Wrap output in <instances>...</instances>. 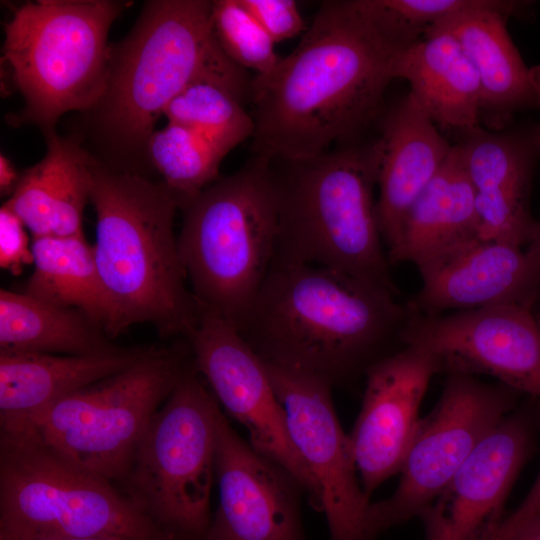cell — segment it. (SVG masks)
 Returning a JSON list of instances; mask_svg holds the SVG:
<instances>
[{"mask_svg":"<svg viewBox=\"0 0 540 540\" xmlns=\"http://www.w3.org/2000/svg\"><path fill=\"white\" fill-rule=\"evenodd\" d=\"M403 49L355 0L323 2L298 45L251 80L255 156L301 161L354 143L381 113Z\"/></svg>","mask_w":540,"mask_h":540,"instance_id":"cell-1","label":"cell"},{"mask_svg":"<svg viewBox=\"0 0 540 540\" xmlns=\"http://www.w3.org/2000/svg\"><path fill=\"white\" fill-rule=\"evenodd\" d=\"M397 298L330 268L273 261L238 330L264 362L341 385L404 346L410 311Z\"/></svg>","mask_w":540,"mask_h":540,"instance_id":"cell-2","label":"cell"},{"mask_svg":"<svg viewBox=\"0 0 540 540\" xmlns=\"http://www.w3.org/2000/svg\"><path fill=\"white\" fill-rule=\"evenodd\" d=\"M214 81L249 99L245 69L222 50L212 1H148L130 32L111 45L104 91L85 112L93 139L112 166L140 172L148 140L171 101L198 81ZM143 174V173H142Z\"/></svg>","mask_w":540,"mask_h":540,"instance_id":"cell-3","label":"cell"},{"mask_svg":"<svg viewBox=\"0 0 540 540\" xmlns=\"http://www.w3.org/2000/svg\"><path fill=\"white\" fill-rule=\"evenodd\" d=\"M96 212L94 257L108 306L106 333L151 324L186 338L201 307L186 287L174 218L177 197L161 181L96 157L90 191Z\"/></svg>","mask_w":540,"mask_h":540,"instance_id":"cell-4","label":"cell"},{"mask_svg":"<svg viewBox=\"0 0 540 540\" xmlns=\"http://www.w3.org/2000/svg\"><path fill=\"white\" fill-rule=\"evenodd\" d=\"M282 162L286 171H274L278 202L274 261L330 268L399 296L374 198L379 140Z\"/></svg>","mask_w":540,"mask_h":540,"instance_id":"cell-5","label":"cell"},{"mask_svg":"<svg viewBox=\"0 0 540 540\" xmlns=\"http://www.w3.org/2000/svg\"><path fill=\"white\" fill-rule=\"evenodd\" d=\"M271 161L255 156L181 210L178 247L200 307L238 329L273 264L278 202Z\"/></svg>","mask_w":540,"mask_h":540,"instance_id":"cell-6","label":"cell"},{"mask_svg":"<svg viewBox=\"0 0 540 540\" xmlns=\"http://www.w3.org/2000/svg\"><path fill=\"white\" fill-rule=\"evenodd\" d=\"M126 6L112 0H37L16 8L4 27L2 70L24 107L17 123L54 130L67 112H87L106 84L108 33Z\"/></svg>","mask_w":540,"mask_h":540,"instance_id":"cell-7","label":"cell"},{"mask_svg":"<svg viewBox=\"0 0 540 540\" xmlns=\"http://www.w3.org/2000/svg\"><path fill=\"white\" fill-rule=\"evenodd\" d=\"M104 535L168 536L110 481L73 463L30 425L0 426V540Z\"/></svg>","mask_w":540,"mask_h":540,"instance_id":"cell-8","label":"cell"},{"mask_svg":"<svg viewBox=\"0 0 540 540\" xmlns=\"http://www.w3.org/2000/svg\"><path fill=\"white\" fill-rule=\"evenodd\" d=\"M220 406L194 364L151 419L125 475L126 495L174 540H205Z\"/></svg>","mask_w":540,"mask_h":540,"instance_id":"cell-9","label":"cell"},{"mask_svg":"<svg viewBox=\"0 0 540 540\" xmlns=\"http://www.w3.org/2000/svg\"><path fill=\"white\" fill-rule=\"evenodd\" d=\"M193 364L188 342L150 348L132 366L11 424L30 425L62 455L93 474L110 482L121 479L151 419Z\"/></svg>","mask_w":540,"mask_h":540,"instance_id":"cell-10","label":"cell"},{"mask_svg":"<svg viewBox=\"0 0 540 540\" xmlns=\"http://www.w3.org/2000/svg\"><path fill=\"white\" fill-rule=\"evenodd\" d=\"M517 393L500 382L487 384L470 374L448 372L438 403L420 420L396 490L371 505L373 534L377 537L419 517L484 438L510 414Z\"/></svg>","mask_w":540,"mask_h":540,"instance_id":"cell-11","label":"cell"},{"mask_svg":"<svg viewBox=\"0 0 540 540\" xmlns=\"http://www.w3.org/2000/svg\"><path fill=\"white\" fill-rule=\"evenodd\" d=\"M185 339L196 370L218 403L246 427L250 445L288 471L300 483L310 504L321 511L319 487L292 443L285 411L263 360L235 325L202 308Z\"/></svg>","mask_w":540,"mask_h":540,"instance_id":"cell-12","label":"cell"},{"mask_svg":"<svg viewBox=\"0 0 540 540\" xmlns=\"http://www.w3.org/2000/svg\"><path fill=\"white\" fill-rule=\"evenodd\" d=\"M264 364L292 443L319 487L330 540H376L370 524L372 503L357 482L349 438L333 405V386L302 371Z\"/></svg>","mask_w":540,"mask_h":540,"instance_id":"cell-13","label":"cell"},{"mask_svg":"<svg viewBox=\"0 0 540 540\" xmlns=\"http://www.w3.org/2000/svg\"><path fill=\"white\" fill-rule=\"evenodd\" d=\"M402 340L435 353L443 371L484 373L540 398V323L531 308L500 305L435 316L410 311Z\"/></svg>","mask_w":540,"mask_h":540,"instance_id":"cell-14","label":"cell"},{"mask_svg":"<svg viewBox=\"0 0 540 540\" xmlns=\"http://www.w3.org/2000/svg\"><path fill=\"white\" fill-rule=\"evenodd\" d=\"M441 359L418 344H407L369 368L361 411L348 435L362 489L371 493L401 471L418 429L419 409Z\"/></svg>","mask_w":540,"mask_h":540,"instance_id":"cell-15","label":"cell"},{"mask_svg":"<svg viewBox=\"0 0 540 540\" xmlns=\"http://www.w3.org/2000/svg\"><path fill=\"white\" fill-rule=\"evenodd\" d=\"M219 503L205 540H306L300 483L217 416Z\"/></svg>","mask_w":540,"mask_h":540,"instance_id":"cell-16","label":"cell"},{"mask_svg":"<svg viewBox=\"0 0 540 540\" xmlns=\"http://www.w3.org/2000/svg\"><path fill=\"white\" fill-rule=\"evenodd\" d=\"M531 447V430L508 414L421 512L424 540H494Z\"/></svg>","mask_w":540,"mask_h":540,"instance_id":"cell-17","label":"cell"},{"mask_svg":"<svg viewBox=\"0 0 540 540\" xmlns=\"http://www.w3.org/2000/svg\"><path fill=\"white\" fill-rule=\"evenodd\" d=\"M458 144L475 193L480 240L528 245L537 226L528 197L540 156V123L506 132L477 126Z\"/></svg>","mask_w":540,"mask_h":540,"instance_id":"cell-18","label":"cell"},{"mask_svg":"<svg viewBox=\"0 0 540 540\" xmlns=\"http://www.w3.org/2000/svg\"><path fill=\"white\" fill-rule=\"evenodd\" d=\"M540 295V255L498 241H478L422 279L406 303L409 310L435 316L500 305L531 308Z\"/></svg>","mask_w":540,"mask_h":540,"instance_id":"cell-19","label":"cell"},{"mask_svg":"<svg viewBox=\"0 0 540 540\" xmlns=\"http://www.w3.org/2000/svg\"><path fill=\"white\" fill-rule=\"evenodd\" d=\"M478 241L475 193L456 144L410 208L387 257L390 265L414 264L423 279Z\"/></svg>","mask_w":540,"mask_h":540,"instance_id":"cell-20","label":"cell"},{"mask_svg":"<svg viewBox=\"0 0 540 540\" xmlns=\"http://www.w3.org/2000/svg\"><path fill=\"white\" fill-rule=\"evenodd\" d=\"M521 7V2L501 1L452 14L427 31L447 32L459 41L479 75L480 119L495 131L520 109H540V69L524 64L506 28L508 17Z\"/></svg>","mask_w":540,"mask_h":540,"instance_id":"cell-21","label":"cell"},{"mask_svg":"<svg viewBox=\"0 0 540 540\" xmlns=\"http://www.w3.org/2000/svg\"><path fill=\"white\" fill-rule=\"evenodd\" d=\"M378 140L376 209L388 249L396 242L410 208L440 170L452 146L409 95L387 114Z\"/></svg>","mask_w":540,"mask_h":540,"instance_id":"cell-22","label":"cell"},{"mask_svg":"<svg viewBox=\"0 0 540 540\" xmlns=\"http://www.w3.org/2000/svg\"><path fill=\"white\" fill-rule=\"evenodd\" d=\"M47 151L20 174L3 203L31 232L32 237L83 234L82 218L90 201L96 157L78 137L44 133Z\"/></svg>","mask_w":540,"mask_h":540,"instance_id":"cell-23","label":"cell"},{"mask_svg":"<svg viewBox=\"0 0 540 540\" xmlns=\"http://www.w3.org/2000/svg\"><path fill=\"white\" fill-rule=\"evenodd\" d=\"M150 348L94 356L0 350V425L27 420L139 361Z\"/></svg>","mask_w":540,"mask_h":540,"instance_id":"cell-24","label":"cell"},{"mask_svg":"<svg viewBox=\"0 0 540 540\" xmlns=\"http://www.w3.org/2000/svg\"><path fill=\"white\" fill-rule=\"evenodd\" d=\"M396 78L408 81V95L436 125L461 133L480 126L479 75L450 33L427 32L404 48Z\"/></svg>","mask_w":540,"mask_h":540,"instance_id":"cell-25","label":"cell"},{"mask_svg":"<svg viewBox=\"0 0 540 540\" xmlns=\"http://www.w3.org/2000/svg\"><path fill=\"white\" fill-rule=\"evenodd\" d=\"M122 349L110 342L103 327L76 309L0 290V350L94 356Z\"/></svg>","mask_w":540,"mask_h":540,"instance_id":"cell-26","label":"cell"},{"mask_svg":"<svg viewBox=\"0 0 540 540\" xmlns=\"http://www.w3.org/2000/svg\"><path fill=\"white\" fill-rule=\"evenodd\" d=\"M31 252L34 269L22 292L50 304L76 309L106 332L109 306L93 245L84 233L32 237Z\"/></svg>","mask_w":540,"mask_h":540,"instance_id":"cell-27","label":"cell"},{"mask_svg":"<svg viewBox=\"0 0 540 540\" xmlns=\"http://www.w3.org/2000/svg\"><path fill=\"white\" fill-rule=\"evenodd\" d=\"M226 155L198 133L170 123L148 140L146 161L177 197L180 209L219 178Z\"/></svg>","mask_w":540,"mask_h":540,"instance_id":"cell-28","label":"cell"},{"mask_svg":"<svg viewBox=\"0 0 540 540\" xmlns=\"http://www.w3.org/2000/svg\"><path fill=\"white\" fill-rule=\"evenodd\" d=\"M168 122L184 126L227 155L252 138L254 123L242 101L214 81H198L184 89L164 112Z\"/></svg>","mask_w":540,"mask_h":540,"instance_id":"cell-29","label":"cell"},{"mask_svg":"<svg viewBox=\"0 0 540 540\" xmlns=\"http://www.w3.org/2000/svg\"><path fill=\"white\" fill-rule=\"evenodd\" d=\"M360 11L395 45L406 48L442 19L498 6L502 0H355Z\"/></svg>","mask_w":540,"mask_h":540,"instance_id":"cell-30","label":"cell"},{"mask_svg":"<svg viewBox=\"0 0 540 540\" xmlns=\"http://www.w3.org/2000/svg\"><path fill=\"white\" fill-rule=\"evenodd\" d=\"M212 25L224 53L241 68L261 75L280 60L275 42L240 0L212 1Z\"/></svg>","mask_w":540,"mask_h":540,"instance_id":"cell-31","label":"cell"},{"mask_svg":"<svg viewBox=\"0 0 540 540\" xmlns=\"http://www.w3.org/2000/svg\"><path fill=\"white\" fill-rule=\"evenodd\" d=\"M265 32L276 43L292 39L307 26L295 0H240Z\"/></svg>","mask_w":540,"mask_h":540,"instance_id":"cell-32","label":"cell"},{"mask_svg":"<svg viewBox=\"0 0 540 540\" xmlns=\"http://www.w3.org/2000/svg\"><path fill=\"white\" fill-rule=\"evenodd\" d=\"M20 218L4 204L0 209V265L11 272L32 263L31 244Z\"/></svg>","mask_w":540,"mask_h":540,"instance_id":"cell-33","label":"cell"},{"mask_svg":"<svg viewBox=\"0 0 540 540\" xmlns=\"http://www.w3.org/2000/svg\"><path fill=\"white\" fill-rule=\"evenodd\" d=\"M540 515V470L539 473L519 506L505 517L494 540H500L515 529Z\"/></svg>","mask_w":540,"mask_h":540,"instance_id":"cell-34","label":"cell"},{"mask_svg":"<svg viewBox=\"0 0 540 540\" xmlns=\"http://www.w3.org/2000/svg\"><path fill=\"white\" fill-rule=\"evenodd\" d=\"M20 175L17 174L11 162L4 156L0 157V188L2 194L11 195Z\"/></svg>","mask_w":540,"mask_h":540,"instance_id":"cell-35","label":"cell"},{"mask_svg":"<svg viewBox=\"0 0 540 540\" xmlns=\"http://www.w3.org/2000/svg\"><path fill=\"white\" fill-rule=\"evenodd\" d=\"M500 540H540V515L524 523Z\"/></svg>","mask_w":540,"mask_h":540,"instance_id":"cell-36","label":"cell"},{"mask_svg":"<svg viewBox=\"0 0 540 540\" xmlns=\"http://www.w3.org/2000/svg\"><path fill=\"white\" fill-rule=\"evenodd\" d=\"M56 540H174L168 536H127V535H104L87 538L56 539Z\"/></svg>","mask_w":540,"mask_h":540,"instance_id":"cell-37","label":"cell"},{"mask_svg":"<svg viewBox=\"0 0 540 540\" xmlns=\"http://www.w3.org/2000/svg\"><path fill=\"white\" fill-rule=\"evenodd\" d=\"M527 248L540 255V222H537L534 236Z\"/></svg>","mask_w":540,"mask_h":540,"instance_id":"cell-38","label":"cell"},{"mask_svg":"<svg viewBox=\"0 0 540 540\" xmlns=\"http://www.w3.org/2000/svg\"><path fill=\"white\" fill-rule=\"evenodd\" d=\"M539 323H540V320H539Z\"/></svg>","mask_w":540,"mask_h":540,"instance_id":"cell-39","label":"cell"}]
</instances>
